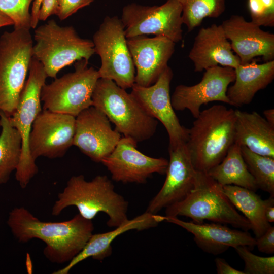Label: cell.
Returning a JSON list of instances; mask_svg holds the SVG:
<instances>
[{
    "instance_id": "7a4b0ae2",
    "label": "cell",
    "mask_w": 274,
    "mask_h": 274,
    "mask_svg": "<svg viewBox=\"0 0 274 274\" xmlns=\"http://www.w3.org/2000/svg\"><path fill=\"white\" fill-rule=\"evenodd\" d=\"M70 206L76 207L88 220H92L99 212L106 213L110 227H116L128 219V201L115 191L114 184L106 175H97L89 181L83 175L72 176L58 194L52 215L58 216Z\"/></svg>"
},
{
    "instance_id": "cb8c5ba5",
    "label": "cell",
    "mask_w": 274,
    "mask_h": 274,
    "mask_svg": "<svg viewBox=\"0 0 274 274\" xmlns=\"http://www.w3.org/2000/svg\"><path fill=\"white\" fill-rule=\"evenodd\" d=\"M235 79L227 95L231 105L241 107L249 104L256 93L265 89L274 79V60L258 64L254 60L240 64L235 68Z\"/></svg>"
},
{
    "instance_id": "8d00e7d4",
    "label": "cell",
    "mask_w": 274,
    "mask_h": 274,
    "mask_svg": "<svg viewBox=\"0 0 274 274\" xmlns=\"http://www.w3.org/2000/svg\"><path fill=\"white\" fill-rule=\"evenodd\" d=\"M264 214L266 220L270 223L274 222V196L264 200Z\"/></svg>"
},
{
    "instance_id": "6da1fadb",
    "label": "cell",
    "mask_w": 274,
    "mask_h": 274,
    "mask_svg": "<svg viewBox=\"0 0 274 274\" xmlns=\"http://www.w3.org/2000/svg\"><path fill=\"white\" fill-rule=\"evenodd\" d=\"M7 223L14 236L21 243L33 238L43 241L45 257L56 264L69 262L84 248L93 234L91 220L79 213L62 222H44L24 207H16L9 214Z\"/></svg>"
},
{
    "instance_id": "f546056e",
    "label": "cell",
    "mask_w": 274,
    "mask_h": 274,
    "mask_svg": "<svg viewBox=\"0 0 274 274\" xmlns=\"http://www.w3.org/2000/svg\"><path fill=\"white\" fill-rule=\"evenodd\" d=\"M34 0H0V12L14 22V28L30 29V6Z\"/></svg>"
},
{
    "instance_id": "4fadbf2b",
    "label": "cell",
    "mask_w": 274,
    "mask_h": 274,
    "mask_svg": "<svg viewBox=\"0 0 274 274\" xmlns=\"http://www.w3.org/2000/svg\"><path fill=\"white\" fill-rule=\"evenodd\" d=\"M173 77V71L168 66L153 84L143 87L134 84L130 92L150 115L163 125L169 137L168 149L186 143L189 133V129L180 124L172 104Z\"/></svg>"
},
{
    "instance_id": "277c9868",
    "label": "cell",
    "mask_w": 274,
    "mask_h": 274,
    "mask_svg": "<svg viewBox=\"0 0 274 274\" xmlns=\"http://www.w3.org/2000/svg\"><path fill=\"white\" fill-rule=\"evenodd\" d=\"M166 216H185L197 223L204 220L229 224L244 231L251 229L249 221L234 207L223 186L207 172L196 170L193 187L182 200L166 208Z\"/></svg>"
},
{
    "instance_id": "7c38bea8",
    "label": "cell",
    "mask_w": 274,
    "mask_h": 274,
    "mask_svg": "<svg viewBox=\"0 0 274 274\" xmlns=\"http://www.w3.org/2000/svg\"><path fill=\"white\" fill-rule=\"evenodd\" d=\"M76 117L43 110L31 128L29 150L32 158L55 159L63 157L73 145Z\"/></svg>"
},
{
    "instance_id": "d6986e66",
    "label": "cell",
    "mask_w": 274,
    "mask_h": 274,
    "mask_svg": "<svg viewBox=\"0 0 274 274\" xmlns=\"http://www.w3.org/2000/svg\"><path fill=\"white\" fill-rule=\"evenodd\" d=\"M169 160L164 184L151 200L146 212L157 214L184 199L192 189L196 170L186 143L168 149Z\"/></svg>"
},
{
    "instance_id": "ba28073f",
    "label": "cell",
    "mask_w": 274,
    "mask_h": 274,
    "mask_svg": "<svg viewBox=\"0 0 274 274\" xmlns=\"http://www.w3.org/2000/svg\"><path fill=\"white\" fill-rule=\"evenodd\" d=\"M47 76L42 64L32 57L28 78L16 108L9 117L13 126L22 139V154L15 177L21 188H25L37 174L38 167L29 150V139L32 124L42 111L41 93Z\"/></svg>"
},
{
    "instance_id": "484cf974",
    "label": "cell",
    "mask_w": 274,
    "mask_h": 274,
    "mask_svg": "<svg viewBox=\"0 0 274 274\" xmlns=\"http://www.w3.org/2000/svg\"><path fill=\"white\" fill-rule=\"evenodd\" d=\"M223 191L234 207L249 221L256 238L271 226L265 218L264 200L255 191L242 187L223 186Z\"/></svg>"
},
{
    "instance_id": "d6a6232c",
    "label": "cell",
    "mask_w": 274,
    "mask_h": 274,
    "mask_svg": "<svg viewBox=\"0 0 274 274\" xmlns=\"http://www.w3.org/2000/svg\"><path fill=\"white\" fill-rule=\"evenodd\" d=\"M94 1L58 0V9L56 15L60 20H65L79 10L90 5Z\"/></svg>"
},
{
    "instance_id": "83f0119b",
    "label": "cell",
    "mask_w": 274,
    "mask_h": 274,
    "mask_svg": "<svg viewBox=\"0 0 274 274\" xmlns=\"http://www.w3.org/2000/svg\"><path fill=\"white\" fill-rule=\"evenodd\" d=\"M182 8L183 24L191 32L207 18H217L225 10V0H178Z\"/></svg>"
},
{
    "instance_id": "2e32d148",
    "label": "cell",
    "mask_w": 274,
    "mask_h": 274,
    "mask_svg": "<svg viewBox=\"0 0 274 274\" xmlns=\"http://www.w3.org/2000/svg\"><path fill=\"white\" fill-rule=\"evenodd\" d=\"M106 115L91 106L76 117L73 145L93 161L99 163L113 151L121 139Z\"/></svg>"
},
{
    "instance_id": "d590c367",
    "label": "cell",
    "mask_w": 274,
    "mask_h": 274,
    "mask_svg": "<svg viewBox=\"0 0 274 274\" xmlns=\"http://www.w3.org/2000/svg\"><path fill=\"white\" fill-rule=\"evenodd\" d=\"M216 271L218 274H245L230 266L224 259L217 257L215 259Z\"/></svg>"
},
{
    "instance_id": "ab89813d",
    "label": "cell",
    "mask_w": 274,
    "mask_h": 274,
    "mask_svg": "<svg viewBox=\"0 0 274 274\" xmlns=\"http://www.w3.org/2000/svg\"><path fill=\"white\" fill-rule=\"evenodd\" d=\"M264 118L272 125H274V109H269L263 111Z\"/></svg>"
},
{
    "instance_id": "f35d334b",
    "label": "cell",
    "mask_w": 274,
    "mask_h": 274,
    "mask_svg": "<svg viewBox=\"0 0 274 274\" xmlns=\"http://www.w3.org/2000/svg\"><path fill=\"white\" fill-rule=\"evenodd\" d=\"M13 24V20L9 17L0 12V27Z\"/></svg>"
},
{
    "instance_id": "52a82bcc",
    "label": "cell",
    "mask_w": 274,
    "mask_h": 274,
    "mask_svg": "<svg viewBox=\"0 0 274 274\" xmlns=\"http://www.w3.org/2000/svg\"><path fill=\"white\" fill-rule=\"evenodd\" d=\"M29 29L14 28L0 37V111L10 117L17 105L33 57Z\"/></svg>"
},
{
    "instance_id": "3957f363",
    "label": "cell",
    "mask_w": 274,
    "mask_h": 274,
    "mask_svg": "<svg viewBox=\"0 0 274 274\" xmlns=\"http://www.w3.org/2000/svg\"><path fill=\"white\" fill-rule=\"evenodd\" d=\"M195 119L186 145L195 169L207 173L221 162L234 143L235 110L215 105Z\"/></svg>"
},
{
    "instance_id": "e0dca14e",
    "label": "cell",
    "mask_w": 274,
    "mask_h": 274,
    "mask_svg": "<svg viewBox=\"0 0 274 274\" xmlns=\"http://www.w3.org/2000/svg\"><path fill=\"white\" fill-rule=\"evenodd\" d=\"M127 43L135 69L134 84H153L168 66L176 43L164 37L146 36L127 38Z\"/></svg>"
},
{
    "instance_id": "74e56055",
    "label": "cell",
    "mask_w": 274,
    "mask_h": 274,
    "mask_svg": "<svg viewBox=\"0 0 274 274\" xmlns=\"http://www.w3.org/2000/svg\"><path fill=\"white\" fill-rule=\"evenodd\" d=\"M42 0H34L32 2L31 8V28L35 29L37 27L39 21L38 16L40 8L41 3Z\"/></svg>"
},
{
    "instance_id": "8992f818",
    "label": "cell",
    "mask_w": 274,
    "mask_h": 274,
    "mask_svg": "<svg viewBox=\"0 0 274 274\" xmlns=\"http://www.w3.org/2000/svg\"><path fill=\"white\" fill-rule=\"evenodd\" d=\"M33 57L43 66L47 77L76 61H89L95 53L92 41L79 36L72 26H61L54 20L35 28Z\"/></svg>"
},
{
    "instance_id": "7402d4cb",
    "label": "cell",
    "mask_w": 274,
    "mask_h": 274,
    "mask_svg": "<svg viewBox=\"0 0 274 274\" xmlns=\"http://www.w3.org/2000/svg\"><path fill=\"white\" fill-rule=\"evenodd\" d=\"M164 221V216L146 211L133 219H127L111 231L92 234L83 250L65 266L53 273L67 274L73 267L89 257L102 261L112 254L111 244L119 235L132 230L142 231L155 227Z\"/></svg>"
},
{
    "instance_id": "e575fe53",
    "label": "cell",
    "mask_w": 274,
    "mask_h": 274,
    "mask_svg": "<svg viewBox=\"0 0 274 274\" xmlns=\"http://www.w3.org/2000/svg\"><path fill=\"white\" fill-rule=\"evenodd\" d=\"M58 0H42L39 12V21H45L52 15H56Z\"/></svg>"
},
{
    "instance_id": "836d02e7",
    "label": "cell",
    "mask_w": 274,
    "mask_h": 274,
    "mask_svg": "<svg viewBox=\"0 0 274 274\" xmlns=\"http://www.w3.org/2000/svg\"><path fill=\"white\" fill-rule=\"evenodd\" d=\"M256 246L258 250L264 253H274V227L271 225L260 237L256 238Z\"/></svg>"
},
{
    "instance_id": "ac0fdd59",
    "label": "cell",
    "mask_w": 274,
    "mask_h": 274,
    "mask_svg": "<svg viewBox=\"0 0 274 274\" xmlns=\"http://www.w3.org/2000/svg\"><path fill=\"white\" fill-rule=\"evenodd\" d=\"M221 25L241 64L250 63L257 57L264 62L274 60V34L238 15H231Z\"/></svg>"
},
{
    "instance_id": "1f68e13d",
    "label": "cell",
    "mask_w": 274,
    "mask_h": 274,
    "mask_svg": "<svg viewBox=\"0 0 274 274\" xmlns=\"http://www.w3.org/2000/svg\"><path fill=\"white\" fill-rule=\"evenodd\" d=\"M251 22L259 26L274 27V0H247Z\"/></svg>"
},
{
    "instance_id": "4dcf8cb0",
    "label": "cell",
    "mask_w": 274,
    "mask_h": 274,
    "mask_svg": "<svg viewBox=\"0 0 274 274\" xmlns=\"http://www.w3.org/2000/svg\"><path fill=\"white\" fill-rule=\"evenodd\" d=\"M245 263V274H273L274 257H262L253 254L245 246L234 248Z\"/></svg>"
},
{
    "instance_id": "5b68a950",
    "label": "cell",
    "mask_w": 274,
    "mask_h": 274,
    "mask_svg": "<svg viewBox=\"0 0 274 274\" xmlns=\"http://www.w3.org/2000/svg\"><path fill=\"white\" fill-rule=\"evenodd\" d=\"M92 106L102 111L115 129L136 143L152 138L158 120L150 115L130 93L113 81L99 78L92 96Z\"/></svg>"
},
{
    "instance_id": "4316f807",
    "label": "cell",
    "mask_w": 274,
    "mask_h": 274,
    "mask_svg": "<svg viewBox=\"0 0 274 274\" xmlns=\"http://www.w3.org/2000/svg\"><path fill=\"white\" fill-rule=\"evenodd\" d=\"M0 185L6 183L16 171L22 154V139L9 117L0 111Z\"/></svg>"
},
{
    "instance_id": "30bf717a",
    "label": "cell",
    "mask_w": 274,
    "mask_h": 274,
    "mask_svg": "<svg viewBox=\"0 0 274 274\" xmlns=\"http://www.w3.org/2000/svg\"><path fill=\"white\" fill-rule=\"evenodd\" d=\"M124 25L118 16H106L93 36L101 65L99 78L113 81L126 89L135 83V69L127 43Z\"/></svg>"
},
{
    "instance_id": "8fae6325",
    "label": "cell",
    "mask_w": 274,
    "mask_h": 274,
    "mask_svg": "<svg viewBox=\"0 0 274 274\" xmlns=\"http://www.w3.org/2000/svg\"><path fill=\"white\" fill-rule=\"evenodd\" d=\"M120 19L127 38L154 35L175 43L183 39L182 8L178 0L152 6L132 3L123 7Z\"/></svg>"
},
{
    "instance_id": "603a6c76",
    "label": "cell",
    "mask_w": 274,
    "mask_h": 274,
    "mask_svg": "<svg viewBox=\"0 0 274 274\" xmlns=\"http://www.w3.org/2000/svg\"><path fill=\"white\" fill-rule=\"evenodd\" d=\"M234 143L256 154L274 158V125L257 112L235 110Z\"/></svg>"
},
{
    "instance_id": "d4e9b609",
    "label": "cell",
    "mask_w": 274,
    "mask_h": 274,
    "mask_svg": "<svg viewBox=\"0 0 274 274\" xmlns=\"http://www.w3.org/2000/svg\"><path fill=\"white\" fill-rule=\"evenodd\" d=\"M207 173L222 186L233 185L254 191L258 189L242 154L241 146L234 143L223 159Z\"/></svg>"
},
{
    "instance_id": "9a60e30c",
    "label": "cell",
    "mask_w": 274,
    "mask_h": 274,
    "mask_svg": "<svg viewBox=\"0 0 274 274\" xmlns=\"http://www.w3.org/2000/svg\"><path fill=\"white\" fill-rule=\"evenodd\" d=\"M129 138H121L111 153L101 163L111 174L112 179L123 183L144 184L154 173L164 175L168 160L144 154Z\"/></svg>"
},
{
    "instance_id": "ffe728a7",
    "label": "cell",
    "mask_w": 274,
    "mask_h": 274,
    "mask_svg": "<svg viewBox=\"0 0 274 274\" xmlns=\"http://www.w3.org/2000/svg\"><path fill=\"white\" fill-rule=\"evenodd\" d=\"M164 221L176 224L191 233L197 246L204 252L217 255L229 248L245 246L252 250L256 238L248 231L233 229L223 224L194 223L181 220L177 217L164 216Z\"/></svg>"
},
{
    "instance_id": "9c48e42d",
    "label": "cell",
    "mask_w": 274,
    "mask_h": 274,
    "mask_svg": "<svg viewBox=\"0 0 274 274\" xmlns=\"http://www.w3.org/2000/svg\"><path fill=\"white\" fill-rule=\"evenodd\" d=\"M73 72L55 78L43 86L41 99L43 110L77 116L92 106V96L99 78L98 70L88 66V61L75 62Z\"/></svg>"
},
{
    "instance_id": "f1b7e54d",
    "label": "cell",
    "mask_w": 274,
    "mask_h": 274,
    "mask_svg": "<svg viewBox=\"0 0 274 274\" xmlns=\"http://www.w3.org/2000/svg\"><path fill=\"white\" fill-rule=\"evenodd\" d=\"M244 160L258 189L274 196V158L259 155L241 146Z\"/></svg>"
},
{
    "instance_id": "44dd1931",
    "label": "cell",
    "mask_w": 274,
    "mask_h": 274,
    "mask_svg": "<svg viewBox=\"0 0 274 274\" xmlns=\"http://www.w3.org/2000/svg\"><path fill=\"white\" fill-rule=\"evenodd\" d=\"M188 57L195 72L217 65L234 69L241 64L221 24L201 28L194 38Z\"/></svg>"
},
{
    "instance_id": "5bb4252c",
    "label": "cell",
    "mask_w": 274,
    "mask_h": 274,
    "mask_svg": "<svg viewBox=\"0 0 274 274\" xmlns=\"http://www.w3.org/2000/svg\"><path fill=\"white\" fill-rule=\"evenodd\" d=\"M235 79L234 69L217 65L205 70L201 81L194 85L177 86L171 96L173 107L176 111L188 110L196 118L203 105L221 101L231 105L227 95L229 85Z\"/></svg>"
}]
</instances>
